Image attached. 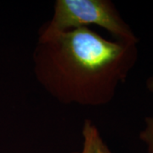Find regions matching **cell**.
Instances as JSON below:
<instances>
[{"label":"cell","instance_id":"1","mask_svg":"<svg viewBox=\"0 0 153 153\" xmlns=\"http://www.w3.org/2000/svg\"><path fill=\"white\" fill-rule=\"evenodd\" d=\"M137 60V44L108 40L81 27L38 35L33 73L60 104L98 107L113 100Z\"/></svg>","mask_w":153,"mask_h":153},{"label":"cell","instance_id":"2","mask_svg":"<svg viewBox=\"0 0 153 153\" xmlns=\"http://www.w3.org/2000/svg\"><path fill=\"white\" fill-rule=\"evenodd\" d=\"M94 25L110 33L116 40L138 44L139 38L110 0H56L54 13L38 35L62 33Z\"/></svg>","mask_w":153,"mask_h":153},{"label":"cell","instance_id":"3","mask_svg":"<svg viewBox=\"0 0 153 153\" xmlns=\"http://www.w3.org/2000/svg\"><path fill=\"white\" fill-rule=\"evenodd\" d=\"M82 136V150L72 153H112L103 140L97 126L90 119L83 122Z\"/></svg>","mask_w":153,"mask_h":153},{"label":"cell","instance_id":"4","mask_svg":"<svg viewBox=\"0 0 153 153\" xmlns=\"http://www.w3.org/2000/svg\"><path fill=\"white\" fill-rule=\"evenodd\" d=\"M145 126L139 134V138L142 141L147 153H153V116L145 118Z\"/></svg>","mask_w":153,"mask_h":153},{"label":"cell","instance_id":"5","mask_svg":"<svg viewBox=\"0 0 153 153\" xmlns=\"http://www.w3.org/2000/svg\"><path fill=\"white\" fill-rule=\"evenodd\" d=\"M146 88H147V89L150 92L153 93V76H150L147 79V81H146Z\"/></svg>","mask_w":153,"mask_h":153}]
</instances>
